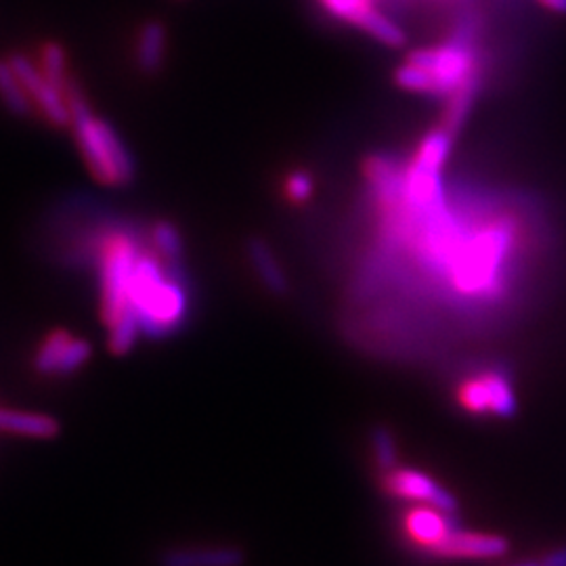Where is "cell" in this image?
<instances>
[{
  "label": "cell",
  "instance_id": "12",
  "mask_svg": "<svg viewBox=\"0 0 566 566\" xmlns=\"http://www.w3.org/2000/svg\"><path fill=\"white\" fill-rule=\"evenodd\" d=\"M350 23H355L357 28H361L371 39L382 42L386 46H403L407 42L403 30L392 20H388L382 11L374 9V4L369 2L364 7Z\"/></svg>",
  "mask_w": 566,
  "mask_h": 566
},
{
  "label": "cell",
  "instance_id": "25",
  "mask_svg": "<svg viewBox=\"0 0 566 566\" xmlns=\"http://www.w3.org/2000/svg\"><path fill=\"white\" fill-rule=\"evenodd\" d=\"M544 9L556 15H566V0H537Z\"/></svg>",
  "mask_w": 566,
  "mask_h": 566
},
{
  "label": "cell",
  "instance_id": "18",
  "mask_svg": "<svg viewBox=\"0 0 566 566\" xmlns=\"http://www.w3.org/2000/svg\"><path fill=\"white\" fill-rule=\"evenodd\" d=\"M151 243H154V250L163 256L166 263L181 264L182 238L175 224L166 223V221L156 224L151 229Z\"/></svg>",
  "mask_w": 566,
  "mask_h": 566
},
{
  "label": "cell",
  "instance_id": "17",
  "mask_svg": "<svg viewBox=\"0 0 566 566\" xmlns=\"http://www.w3.org/2000/svg\"><path fill=\"white\" fill-rule=\"evenodd\" d=\"M143 329L137 315L128 308L116 324L109 325V350L114 355H126L142 336Z\"/></svg>",
  "mask_w": 566,
  "mask_h": 566
},
{
  "label": "cell",
  "instance_id": "23",
  "mask_svg": "<svg viewBox=\"0 0 566 566\" xmlns=\"http://www.w3.org/2000/svg\"><path fill=\"white\" fill-rule=\"evenodd\" d=\"M325 4V9L340 18V20L353 21V18L367 7L371 0H322Z\"/></svg>",
  "mask_w": 566,
  "mask_h": 566
},
{
  "label": "cell",
  "instance_id": "11",
  "mask_svg": "<svg viewBox=\"0 0 566 566\" xmlns=\"http://www.w3.org/2000/svg\"><path fill=\"white\" fill-rule=\"evenodd\" d=\"M248 259L254 269V273L261 277L266 290L273 294H285L287 292V277L282 266L275 261L271 248L261 240H252L248 243Z\"/></svg>",
  "mask_w": 566,
  "mask_h": 566
},
{
  "label": "cell",
  "instance_id": "19",
  "mask_svg": "<svg viewBox=\"0 0 566 566\" xmlns=\"http://www.w3.org/2000/svg\"><path fill=\"white\" fill-rule=\"evenodd\" d=\"M395 82L409 93H426V95H434V81L430 76V72L407 60L397 72H395Z\"/></svg>",
  "mask_w": 566,
  "mask_h": 566
},
{
  "label": "cell",
  "instance_id": "5",
  "mask_svg": "<svg viewBox=\"0 0 566 566\" xmlns=\"http://www.w3.org/2000/svg\"><path fill=\"white\" fill-rule=\"evenodd\" d=\"M382 489L388 495L439 507L447 514H458V500L446 486L439 485L430 474L413 468H392L382 476Z\"/></svg>",
  "mask_w": 566,
  "mask_h": 566
},
{
  "label": "cell",
  "instance_id": "26",
  "mask_svg": "<svg viewBox=\"0 0 566 566\" xmlns=\"http://www.w3.org/2000/svg\"><path fill=\"white\" fill-rule=\"evenodd\" d=\"M514 566H544L542 565V560H525V563H521V565Z\"/></svg>",
  "mask_w": 566,
  "mask_h": 566
},
{
  "label": "cell",
  "instance_id": "24",
  "mask_svg": "<svg viewBox=\"0 0 566 566\" xmlns=\"http://www.w3.org/2000/svg\"><path fill=\"white\" fill-rule=\"evenodd\" d=\"M542 565L544 566H566V546L558 547V549H552L549 554H546L542 558Z\"/></svg>",
  "mask_w": 566,
  "mask_h": 566
},
{
  "label": "cell",
  "instance_id": "8",
  "mask_svg": "<svg viewBox=\"0 0 566 566\" xmlns=\"http://www.w3.org/2000/svg\"><path fill=\"white\" fill-rule=\"evenodd\" d=\"M243 554L235 547L172 549L163 556V566H242Z\"/></svg>",
  "mask_w": 566,
  "mask_h": 566
},
{
  "label": "cell",
  "instance_id": "21",
  "mask_svg": "<svg viewBox=\"0 0 566 566\" xmlns=\"http://www.w3.org/2000/svg\"><path fill=\"white\" fill-rule=\"evenodd\" d=\"M91 355H93L91 344L82 340V338H72V343L67 344V348H65V353L61 357L55 378H65V376L76 374L82 365L88 364Z\"/></svg>",
  "mask_w": 566,
  "mask_h": 566
},
{
  "label": "cell",
  "instance_id": "15",
  "mask_svg": "<svg viewBox=\"0 0 566 566\" xmlns=\"http://www.w3.org/2000/svg\"><path fill=\"white\" fill-rule=\"evenodd\" d=\"M479 93V74H474L451 95L449 99V109H447L446 126L451 135H455L460 130V126L464 124L465 116L470 114L474 99Z\"/></svg>",
  "mask_w": 566,
  "mask_h": 566
},
{
  "label": "cell",
  "instance_id": "9",
  "mask_svg": "<svg viewBox=\"0 0 566 566\" xmlns=\"http://www.w3.org/2000/svg\"><path fill=\"white\" fill-rule=\"evenodd\" d=\"M166 57V28L160 21H147L137 36L135 60L143 74L154 76L163 70Z\"/></svg>",
  "mask_w": 566,
  "mask_h": 566
},
{
  "label": "cell",
  "instance_id": "7",
  "mask_svg": "<svg viewBox=\"0 0 566 566\" xmlns=\"http://www.w3.org/2000/svg\"><path fill=\"white\" fill-rule=\"evenodd\" d=\"M405 537L411 542V546L428 552L430 547L437 546L447 533L458 523L455 514H447L439 507L428 506V504H418L411 510H407L403 516Z\"/></svg>",
  "mask_w": 566,
  "mask_h": 566
},
{
  "label": "cell",
  "instance_id": "6",
  "mask_svg": "<svg viewBox=\"0 0 566 566\" xmlns=\"http://www.w3.org/2000/svg\"><path fill=\"white\" fill-rule=\"evenodd\" d=\"M507 547L506 539L500 535L474 533L455 525L426 556L443 560H495L506 556Z\"/></svg>",
  "mask_w": 566,
  "mask_h": 566
},
{
  "label": "cell",
  "instance_id": "10",
  "mask_svg": "<svg viewBox=\"0 0 566 566\" xmlns=\"http://www.w3.org/2000/svg\"><path fill=\"white\" fill-rule=\"evenodd\" d=\"M0 430L32 439H51L60 432V424L42 413H25L0 407Z\"/></svg>",
  "mask_w": 566,
  "mask_h": 566
},
{
  "label": "cell",
  "instance_id": "13",
  "mask_svg": "<svg viewBox=\"0 0 566 566\" xmlns=\"http://www.w3.org/2000/svg\"><path fill=\"white\" fill-rule=\"evenodd\" d=\"M0 102L18 118H28L36 109L9 60H0Z\"/></svg>",
  "mask_w": 566,
  "mask_h": 566
},
{
  "label": "cell",
  "instance_id": "1",
  "mask_svg": "<svg viewBox=\"0 0 566 566\" xmlns=\"http://www.w3.org/2000/svg\"><path fill=\"white\" fill-rule=\"evenodd\" d=\"M128 308L137 315L147 338L175 334L189 315V292L179 264L158 280H135L128 292Z\"/></svg>",
  "mask_w": 566,
  "mask_h": 566
},
{
  "label": "cell",
  "instance_id": "22",
  "mask_svg": "<svg viewBox=\"0 0 566 566\" xmlns=\"http://www.w3.org/2000/svg\"><path fill=\"white\" fill-rule=\"evenodd\" d=\"M283 193L292 203H306L315 193V181L306 170H292L283 181Z\"/></svg>",
  "mask_w": 566,
  "mask_h": 566
},
{
  "label": "cell",
  "instance_id": "14",
  "mask_svg": "<svg viewBox=\"0 0 566 566\" xmlns=\"http://www.w3.org/2000/svg\"><path fill=\"white\" fill-rule=\"evenodd\" d=\"M72 334L67 329H53L44 336L36 355H34V367L41 376H57V367H60L61 357L67 348V344L72 343Z\"/></svg>",
  "mask_w": 566,
  "mask_h": 566
},
{
  "label": "cell",
  "instance_id": "2",
  "mask_svg": "<svg viewBox=\"0 0 566 566\" xmlns=\"http://www.w3.org/2000/svg\"><path fill=\"white\" fill-rule=\"evenodd\" d=\"M142 248L128 233H112L99 243L102 317L109 327L128 311V292Z\"/></svg>",
  "mask_w": 566,
  "mask_h": 566
},
{
  "label": "cell",
  "instance_id": "4",
  "mask_svg": "<svg viewBox=\"0 0 566 566\" xmlns=\"http://www.w3.org/2000/svg\"><path fill=\"white\" fill-rule=\"evenodd\" d=\"M458 403L474 416L512 418L518 409L516 392L504 371L485 369L464 380L458 388Z\"/></svg>",
  "mask_w": 566,
  "mask_h": 566
},
{
  "label": "cell",
  "instance_id": "20",
  "mask_svg": "<svg viewBox=\"0 0 566 566\" xmlns=\"http://www.w3.org/2000/svg\"><path fill=\"white\" fill-rule=\"evenodd\" d=\"M371 449H374V458L376 464L380 465L382 472H388L392 468H397V446H395V437L388 428H376L371 434Z\"/></svg>",
  "mask_w": 566,
  "mask_h": 566
},
{
  "label": "cell",
  "instance_id": "3",
  "mask_svg": "<svg viewBox=\"0 0 566 566\" xmlns=\"http://www.w3.org/2000/svg\"><path fill=\"white\" fill-rule=\"evenodd\" d=\"M409 61L422 65L430 72L434 81V95L441 97H451L468 78L476 74L474 51L464 34L441 46L418 49L409 53Z\"/></svg>",
  "mask_w": 566,
  "mask_h": 566
},
{
  "label": "cell",
  "instance_id": "16",
  "mask_svg": "<svg viewBox=\"0 0 566 566\" xmlns=\"http://www.w3.org/2000/svg\"><path fill=\"white\" fill-rule=\"evenodd\" d=\"M39 67H41L42 74L46 76V81L60 86L61 91L67 88V82H70L67 55H65L60 42L49 41L42 44Z\"/></svg>",
  "mask_w": 566,
  "mask_h": 566
}]
</instances>
